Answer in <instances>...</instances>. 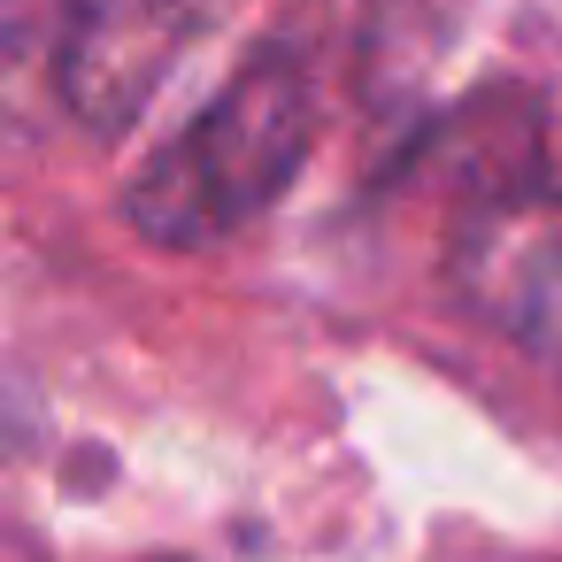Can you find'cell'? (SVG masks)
<instances>
[{
	"label": "cell",
	"mask_w": 562,
	"mask_h": 562,
	"mask_svg": "<svg viewBox=\"0 0 562 562\" xmlns=\"http://www.w3.org/2000/svg\"><path fill=\"white\" fill-rule=\"evenodd\" d=\"M63 0H0V139L32 132L40 101L63 93Z\"/></svg>",
	"instance_id": "277c9868"
},
{
	"label": "cell",
	"mask_w": 562,
	"mask_h": 562,
	"mask_svg": "<svg viewBox=\"0 0 562 562\" xmlns=\"http://www.w3.org/2000/svg\"><path fill=\"white\" fill-rule=\"evenodd\" d=\"M447 285L516 355L562 370V186L516 178V186L462 201Z\"/></svg>",
	"instance_id": "7a4b0ae2"
},
{
	"label": "cell",
	"mask_w": 562,
	"mask_h": 562,
	"mask_svg": "<svg viewBox=\"0 0 562 562\" xmlns=\"http://www.w3.org/2000/svg\"><path fill=\"white\" fill-rule=\"evenodd\" d=\"M201 32V0H63V109L93 132L139 124Z\"/></svg>",
	"instance_id": "3957f363"
},
{
	"label": "cell",
	"mask_w": 562,
	"mask_h": 562,
	"mask_svg": "<svg viewBox=\"0 0 562 562\" xmlns=\"http://www.w3.org/2000/svg\"><path fill=\"white\" fill-rule=\"evenodd\" d=\"M316 139V93L308 70L278 47H262L139 178H132V232L170 247V255H201L232 232H247L255 216H270L285 201V186L301 178Z\"/></svg>",
	"instance_id": "6da1fadb"
}]
</instances>
